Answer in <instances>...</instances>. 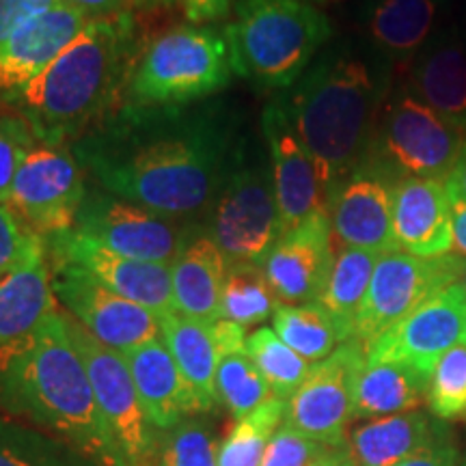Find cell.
<instances>
[{
    "label": "cell",
    "mask_w": 466,
    "mask_h": 466,
    "mask_svg": "<svg viewBox=\"0 0 466 466\" xmlns=\"http://www.w3.org/2000/svg\"><path fill=\"white\" fill-rule=\"evenodd\" d=\"M66 322L69 337L86 367L97 410L124 460V466H147L154 447V436H151L154 425L145 415L126 357L119 350L97 341L67 313Z\"/></svg>",
    "instance_id": "obj_10"
},
{
    "label": "cell",
    "mask_w": 466,
    "mask_h": 466,
    "mask_svg": "<svg viewBox=\"0 0 466 466\" xmlns=\"http://www.w3.org/2000/svg\"><path fill=\"white\" fill-rule=\"evenodd\" d=\"M462 466H466V462H462Z\"/></svg>",
    "instance_id": "obj_53"
},
{
    "label": "cell",
    "mask_w": 466,
    "mask_h": 466,
    "mask_svg": "<svg viewBox=\"0 0 466 466\" xmlns=\"http://www.w3.org/2000/svg\"><path fill=\"white\" fill-rule=\"evenodd\" d=\"M272 330L309 363H319L341 346V333L318 302L279 305L272 316Z\"/></svg>",
    "instance_id": "obj_32"
},
{
    "label": "cell",
    "mask_w": 466,
    "mask_h": 466,
    "mask_svg": "<svg viewBox=\"0 0 466 466\" xmlns=\"http://www.w3.org/2000/svg\"><path fill=\"white\" fill-rule=\"evenodd\" d=\"M48 266L56 302L104 346L124 354L162 337L154 311L115 294L80 266L58 259H48Z\"/></svg>",
    "instance_id": "obj_13"
},
{
    "label": "cell",
    "mask_w": 466,
    "mask_h": 466,
    "mask_svg": "<svg viewBox=\"0 0 466 466\" xmlns=\"http://www.w3.org/2000/svg\"><path fill=\"white\" fill-rule=\"evenodd\" d=\"M217 395L220 404L236 421L258 410L264 401L275 398L247 350H229V352L220 354Z\"/></svg>",
    "instance_id": "obj_36"
},
{
    "label": "cell",
    "mask_w": 466,
    "mask_h": 466,
    "mask_svg": "<svg viewBox=\"0 0 466 466\" xmlns=\"http://www.w3.org/2000/svg\"><path fill=\"white\" fill-rule=\"evenodd\" d=\"M42 248V238L22 223L7 203H0V277Z\"/></svg>",
    "instance_id": "obj_40"
},
{
    "label": "cell",
    "mask_w": 466,
    "mask_h": 466,
    "mask_svg": "<svg viewBox=\"0 0 466 466\" xmlns=\"http://www.w3.org/2000/svg\"><path fill=\"white\" fill-rule=\"evenodd\" d=\"M37 143L25 116L15 110H0V203L7 201L17 168Z\"/></svg>",
    "instance_id": "obj_39"
},
{
    "label": "cell",
    "mask_w": 466,
    "mask_h": 466,
    "mask_svg": "<svg viewBox=\"0 0 466 466\" xmlns=\"http://www.w3.org/2000/svg\"><path fill=\"white\" fill-rule=\"evenodd\" d=\"M124 357L145 415L154 428L171 430L186 415H192L188 389L162 337L127 350Z\"/></svg>",
    "instance_id": "obj_25"
},
{
    "label": "cell",
    "mask_w": 466,
    "mask_h": 466,
    "mask_svg": "<svg viewBox=\"0 0 466 466\" xmlns=\"http://www.w3.org/2000/svg\"><path fill=\"white\" fill-rule=\"evenodd\" d=\"M203 233L212 238L227 264L261 266L281 238L270 158L266 160L255 143H238Z\"/></svg>",
    "instance_id": "obj_7"
},
{
    "label": "cell",
    "mask_w": 466,
    "mask_h": 466,
    "mask_svg": "<svg viewBox=\"0 0 466 466\" xmlns=\"http://www.w3.org/2000/svg\"><path fill=\"white\" fill-rule=\"evenodd\" d=\"M74 229L113 253L165 266H171L203 233L199 227L168 218L102 188L86 190Z\"/></svg>",
    "instance_id": "obj_9"
},
{
    "label": "cell",
    "mask_w": 466,
    "mask_h": 466,
    "mask_svg": "<svg viewBox=\"0 0 466 466\" xmlns=\"http://www.w3.org/2000/svg\"><path fill=\"white\" fill-rule=\"evenodd\" d=\"M0 466H102L44 430L0 415Z\"/></svg>",
    "instance_id": "obj_31"
},
{
    "label": "cell",
    "mask_w": 466,
    "mask_h": 466,
    "mask_svg": "<svg viewBox=\"0 0 466 466\" xmlns=\"http://www.w3.org/2000/svg\"><path fill=\"white\" fill-rule=\"evenodd\" d=\"M56 311L46 247L0 277V350L22 339Z\"/></svg>",
    "instance_id": "obj_26"
},
{
    "label": "cell",
    "mask_w": 466,
    "mask_h": 466,
    "mask_svg": "<svg viewBox=\"0 0 466 466\" xmlns=\"http://www.w3.org/2000/svg\"><path fill=\"white\" fill-rule=\"evenodd\" d=\"M63 3L76 11H80L89 20L126 14L127 7H132V0H63Z\"/></svg>",
    "instance_id": "obj_45"
},
{
    "label": "cell",
    "mask_w": 466,
    "mask_h": 466,
    "mask_svg": "<svg viewBox=\"0 0 466 466\" xmlns=\"http://www.w3.org/2000/svg\"><path fill=\"white\" fill-rule=\"evenodd\" d=\"M393 240L398 250L423 259L450 255L451 201L442 179H400L393 197Z\"/></svg>",
    "instance_id": "obj_21"
},
{
    "label": "cell",
    "mask_w": 466,
    "mask_h": 466,
    "mask_svg": "<svg viewBox=\"0 0 466 466\" xmlns=\"http://www.w3.org/2000/svg\"><path fill=\"white\" fill-rule=\"evenodd\" d=\"M0 410L66 441L97 464L124 466L58 309L0 350Z\"/></svg>",
    "instance_id": "obj_2"
},
{
    "label": "cell",
    "mask_w": 466,
    "mask_h": 466,
    "mask_svg": "<svg viewBox=\"0 0 466 466\" xmlns=\"http://www.w3.org/2000/svg\"><path fill=\"white\" fill-rule=\"evenodd\" d=\"M63 0H0V46L33 17L55 9Z\"/></svg>",
    "instance_id": "obj_42"
},
{
    "label": "cell",
    "mask_w": 466,
    "mask_h": 466,
    "mask_svg": "<svg viewBox=\"0 0 466 466\" xmlns=\"http://www.w3.org/2000/svg\"><path fill=\"white\" fill-rule=\"evenodd\" d=\"M460 285H462L464 291H466V264H462V270H460Z\"/></svg>",
    "instance_id": "obj_50"
},
{
    "label": "cell",
    "mask_w": 466,
    "mask_h": 466,
    "mask_svg": "<svg viewBox=\"0 0 466 466\" xmlns=\"http://www.w3.org/2000/svg\"><path fill=\"white\" fill-rule=\"evenodd\" d=\"M89 17L61 3L33 17L0 46V93L7 96L46 72L85 31Z\"/></svg>",
    "instance_id": "obj_20"
},
{
    "label": "cell",
    "mask_w": 466,
    "mask_h": 466,
    "mask_svg": "<svg viewBox=\"0 0 466 466\" xmlns=\"http://www.w3.org/2000/svg\"><path fill=\"white\" fill-rule=\"evenodd\" d=\"M231 72L223 33L212 26H173L138 52L124 104L186 106L203 102L229 86Z\"/></svg>",
    "instance_id": "obj_6"
},
{
    "label": "cell",
    "mask_w": 466,
    "mask_h": 466,
    "mask_svg": "<svg viewBox=\"0 0 466 466\" xmlns=\"http://www.w3.org/2000/svg\"><path fill=\"white\" fill-rule=\"evenodd\" d=\"M442 182H445L447 195H450L451 203L466 201V143H464V149H462V154H460L458 162L453 165L450 175H447Z\"/></svg>",
    "instance_id": "obj_47"
},
{
    "label": "cell",
    "mask_w": 466,
    "mask_h": 466,
    "mask_svg": "<svg viewBox=\"0 0 466 466\" xmlns=\"http://www.w3.org/2000/svg\"><path fill=\"white\" fill-rule=\"evenodd\" d=\"M261 134L270 158L281 231L288 233L313 214H330L329 186L316 158L291 126L281 100L266 104L261 113Z\"/></svg>",
    "instance_id": "obj_16"
},
{
    "label": "cell",
    "mask_w": 466,
    "mask_h": 466,
    "mask_svg": "<svg viewBox=\"0 0 466 466\" xmlns=\"http://www.w3.org/2000/svg\"><path fill=\"white\" fill-rule=\"evenodd\" d=\"M279 300L259 264H227L220 299V319L242 329L258 326L275 316Z\"/></svg>",
    "instance_id": "obj_33"
},
{
    "label": "cell",
    "mask_w": 466,
    "mask_h": 466,
    "mask_svg": "<svg viewBox=\"0 0 466 466\" xmlns=\"http://www.w3.org/2000/svg\"><path fill=\"white\" fill-rule=\"evenodd\" d=\"M395 466H462L458 447L450 439V432H445L439 441L428 445L415 456L401 460Z\"/></svg>",
    "instance_id": "obj_43"
},
{
    "label": "cell",
    "mask_w": 466,
    "mask_h": 466,
    "mask_svg": "<svg viewBox=\"0 0 466 466\" xmlns=\"http://www.w3.org/2000/svg\"><path fill=\"white\" fill-rule=\"evenodd\" d=\"M464 329L466 291L460 283H451L371 341L365 348V360L401 363L430 378L442 354L462 341Z\"/></svg>",
    "instance_id": "obj_15"
},
{
    "label": "cell",
    "mask_w": 466,
    "mask_h": 466,
    "mask_svg": "<svg viewBox=\"0 0 466 466\" xmlns=\"http://www.w3.org/2000/svg\"><path fill=\"white\" fill-rule=\"evenodd\" d=\"M247 354L275 398L288 401L311 371V363L294 352L272 329H258L247 337Z\"/></svg>",
    "instance_id": "obj_34"
},
{
    "label": "cell",
    "mask_w": 466,
    "mask_h": 466,
    "mask_svg": "<svg viewBox=\"0 0 466 466\" xmlns=\"http://www.w3.org/2000/svg\"><path fill=\"white\" fill-rule=\"evenodd\" d=\"M138 52L127 11L96 17L46 72L5 102L25 116L39 143L69 145L124 104Z\"/></svg>",
    "instance_id": "obj_4"
},
{
    "label": "cell",
    "mask_w": 466,
    "mask_h": 466,
    "mask_svg": "<svg viewBox=\"0 0 466 466\" xmlns=\"http://www.w3.org/2000/svg\"><path fill=\"white\" fill-rule=\"evenodd\" d=\"M329 450V445L296 432L294 428L281 423L270 442H268L259 466H309Z\"/></svg>",
    "instance_id": "obj_41"
},
{
    "label": "cell",
    "mask_w": 466,
    "mask_h": 466,
    "mask_svg": "<svg viewBox=\"0 0 466 466\" xmlns=\"http://www.w3.org/2000/svg\"><path fill=\"white\" fill-rule=\"evenodd\" d=\"M460 270L462 261L450 255L423 259L398 248L382 253L354 324V341L370 346L434 291L458 283Z\"/></svg>",
    "instance_id": "obj_12"
},
{
    "label": "cell",
    "mask_w": 466,
    "mask_h": 466,
    "mask_svg": "<svg viewBox=\"0 0 466 466\" xmlns=\"http://www.w3.org/2000/svg\"><path fill=\"white\" fill-rule=\"evenodd\" d=\"M428 376L408 365L365 360L354 391V419L419 410L428 401Z\"/></svg>",
    "instance_id": "obj_29"
},
{
    "label": "cell",
    "mask_w": 466,
    "mask_h": 466,
    "mask_svg": "<svg viewBox=\"0 0 466 466\" xmlns=\"http://www.w3.org/2000/svg\"><path fill=\"white\" fill-rule=\"evenodd\" d=\"M380 255L382 253L367 248L341 247L335 250L333 270H330L318 305H322L326 313L333 318L343 343L354 339V324H357L360 305H363Z\"/></svg>",
    "instance_id": "obj_30"
},
{
    "label": "cell",
    "mask_w": 466,
    "mask_h": 466,
    "mask_svg": "<svg viewBox=\"0 0 466 466\" xmlns=\"http://www.w3.org/2000/svg\"><path fill=\"white\" fill-rule=\"evenodd\" d=\"M450 258L466 264V201L451 203V248Z\"/></svg>",
    "instance_id": "obj_46"
},
{
    "label": "cell",
    "mask_w": 466,
    "mask_h": 466,
    "mask_svg": "<svg viewBox=\"0 0 466 466\" xmlns=\"http://www.w3.org/2000/svg\"><path fill=\"white\" fill-rule=\"evenodd\" d=\"M233 0H182L186 17L192 25H209L225 20L231 11Z\"/></svg>",
    "instance_id": "obj_44"
},
{
    "label": "cell",
    "mask_w": 466,
    "mask_h": 466,
    "mask_svg": "<svg viewBox=\"0 0 466 466\" xmlns=\"http://www.w3.org/2000/svg\"><path fill=\"white\" fill-rule=\"evenodd\" d=\"M309 466H357V464H354L352 456H350L348 445H341V447H329V450H326L316 462H311Z\"/></svg>",
    "instance_id": "obj_48"
},
{
    "label": "cell",
    "mask_w": 466,
    "mask_h": 466,
    "mask_svg": "<svg viewBox=\"0 0 466 466\" xmlns=\"http://www.w3.org/2000/svg\"><path fill=\"white\" fill-rule=\"evenodd\" d=\"M333 261V225L330 214L324 212L283 233L261 268L279 305H307L319 300Z\"/></svg>",
    "instance_id": "obj_19"
},
{
    "label": "cell",
    "mask_w": 466,
    "mask_h": 466,
    "mask_svg": "<svg viewBox=\"0 0 466 466\" xmlns=\"http://www.w3.org/2000/svg\"><path fill=\"white\" fill-rule=\"evenodd\" d=\"M285 417V400L270 398L258 410L238 419L218 445V466H259L268 442Z\"/></svg>",
    "instance_id": "obj_35"
},
{
    "label": "cell",
    "mask_w": 466,
    "mask_h": 466,
    "mask_svg": "<svg viewBox=\"0 0 466 466\" xmlns=\"http://www.w3.org/2000/svg\"><path fill=\"white\" fill-rule=\"evenodd\" d=\"M445 0H370L363 9L365 48L391 67L410 66L441 31Z\"/></svg>",
    "instance_id": "obj_22"
},
{
    "label": "cell",
    "mask_w": 466,
    "mask_h": 466,
    "mask_svg": "<svg viewBox=\"0 0 466 466\" xmlns=\"http://www.w3.org/2000/svg\"><path fill=\"white\" fill-rule=\"evenodd\" d=\"M83 171L69 145L37 143L17 168L5 203L42 240L72 229L86 197Z\"/></svg>",
    "instance_id": "obj_11"
},
{
    "label": "cell",
    "mask_w": 466,
    "mask_h": 466,
    "mask_svg": "<svg viewBox=\"0 0 466 466\" xmlns=\"http://www.w3.org/2000/svg\"><path fill=\"white\" fill-rule=\"evenodd\" d=\"M44 247L48 259L80 266L115 294L149 309L158 318L173 311L171 266L113 253L89 238L80 236L74 227L44 238Z\"/></svg>",
    "instance_id": "obj_18"
},
{
    "label": "cell",
    "mask_w": 466,
    "mask_h": 466,
    "mask_svg": "<svg viewBox=\"0 0 466 466\" xmlns=\"http://www.w3.org/2000/svg\"><path fill=\"white\" fill-rule=\"evenodd\" d=\"M233 72L266 91L291 89L333 37L329 15L302 0H240L225 26Z\"/></svg>",
    "instance_id": "obj_5"
},
{
    "label": "cell",
    "mask_w": 466,
    "mask_h": 466,
    "mask_svg": "<svg viewBox=\"0 0 466 466\" xmlns=\"http://www.w3.org/2000/svg\"><path fill=\"white\" fill-rule=\"evenodd\" d=\"M363 365L365 348L354 339L313 363L299 391L285 401L283 423L322 445H346L348 425L354 419L357 378Z\"/></svg>",
    "instance_id": "obj_14"
},
{
    "label": "cell",
    "mask_w": 466,
    "mask_h": 466,
    "mask_svg": "<svg viewBox=\"0 0 466 466\" xmlns=\"http://www.w3.org/2000/svg\"><path fill=\"white\" fill-rule=\"evenodd\" d=\"M398 184L400 177L387 167L363 158L330 197L333 240L348 248L393 250V197Z\"/></svg>",
    "instance_id": "obj_17"
},
{
    "label": "cell",
    "mask_w": 466,
    "mask_h": 466,
    "mask_svg": "<svg viewBox=\"0 0 466 466\" xmlns=\"http://www.w3.org/2000/svg\"><path fill=\"white\" fill-rule=\"evenodd\" d=\"M238 143L218 104H121L69 147L102 190L203 231Z\"/></svg>",
    "instance_id": "obj_1"
},
{
    "label": "cell",
    "mask_w": 466,
    "mask_h": 466,
    "mask_svg": "<svg viewBox=\"0 0 466 466\" xmlns=\"http://www.w3.org/2000/svg\"><path fill=\"white\" fill-rule=\"evenodd\" d=\"M160 335L188 389L192 412H209L217 406V371L220 350L214 322H201L179 313L160 316Z\"/></svg>",
    "instance_id": "obj_24"
},
{
    "label": "cell",
    "mask_w": 466,
    "mask_h": 466,
    "mask_svg": "<svg viewBox=\"0 0 466 466\" xmlns=\"http://www.w3.org/2000/svg\"><path fill=\"white\" fill-rule=\"evenodd\" d=\"M391 69L365 46H329L288 96L279 97L316 158L330 197L370 151L378 116L393 89Z\"/></svg>",
    "instance_id": "obj_3"
},
{
    "label": "cell",
    "mask_w": 466,
    "mask_h": 466,
    "mask_svg": "<svg viewBox=\"0 0 466 466\" xmlns=\"http://www.w3.org/2000/svg\"><path fill=\"white\" fill-rule=\"evenodd\" d=\"M445 434L425 412L412 410L401 415L370 419L350 434V456L357 466H395L415 456Z\"/></svg>",
    "instance_id": "obj_28"
},
{
    "label": "cell",
    "mask_w": 466,
    "mask_h": 466,
    "mask_svg": "<svg viewBox=\"0 0 466 466\" xmlns=\"http://www.w3.org/2000/svg\"><path fill=\"white\" fill-rule=\"evenodd\" d=\"M404 86L436 113L466 126V28L442 26L410 63Z\"/></svg>",
    "instance_id": "obj_23"
},
{
    "label": "cell",
    "mask_w": 466,
    "mask_h": 466,
    "mask_svg": "<svg viewBox=\"0 0 466 466\" xmlns=\"http://www.w3.org/2000/svg\"><path fill=\"white\" fill-rule=\"evenodd\" d=\"M462 343H466V329H464V337H462Z\"/></svg>",
    "instance_id": "obj_52"
},
{
    "label": "cell",
    "mask_w": 466,
    "mask_h": 466,
    "mask_svg": "<svg viewBox=\"0 0 466 466\" xmlns=\"http://www.w3.org/2000/svg\"><path fill=\"white\" fill-rule=\"evenodd\" d=\"M441 421L466 419V343H458L434 365L428 382V401Z\"/></svg>",
    "instance_id": "obj_37"
},
{
    "label": "cell",
    "mask_w": 466,
    "mask_h": 466,
    "mask_svg": "<svg viewBox=\"0 0 466 466\" xmlns=\"http://www.w3.org/2000/svg\"><path fill=\"white\" fill-rule=\"evenodd\" d=\"M464 143L466 126L436 113L401 85L384 102L365 158L380 162L400 179H445Z\"/></svg>",
    "instance_id": "obj_8"
},
{
    "label": "cell",
    "mask_w": 466,
    "mask_h": 466,
    "mask_svg": "<svg viewBox=\"0 0 466 466\" xmlns=\"http://www.w3.org/2000/svg\"><path fill=\"white\" fill-rule=\"evenodd\" d=\"M302 3H309V5H324V3H329V0H302Z\"/></svg>",
    "instance_id": "obj_51"
},
{
    "label": "cell",
    "mask_w": 466,
    "mask_h": 466,
    "mask_svg": "<svg viewBox=\"0 0 466 466\" xmlns=\"http://www.w3.org/2000/svg\"><path fill=\"white\" fill-rule=\"evenodd\" d=\"M158 466H218V445L201 421H179L162 442Z\"/></svg>",
    "instance_id": "obj_38"
},
{
    "label": "cell",
    "mask_w": 466,
    "mask_h": 466,
    "mask_svg": "<svg viewBox=\"0 0 466 466\" xmlns=\"http://www.w3.org/2000/svg\"><path fill=\"white\" fill-rule=\"evenodd\" d=\"M225 277V255L212 238L199 233L171 264L173 311L201 322H218Z\"/></svg>",
    "instance_id": "obj_27"
},
{
    "label": "cell",
    "mask_w": 466,
    "mask_h": 466,
    "mask_svg": "<svg viewBox=\"0 0 466 466\" xmlns=\"http://www.w3.org/2000/svg\"><path fill=\"white\" fill-rule=\"evenodd\" d=\"M177 0H132V7L137 9H160V7H171Z\"/></svg>",
    "instance_id": "obj_49"
}]
</instances>
